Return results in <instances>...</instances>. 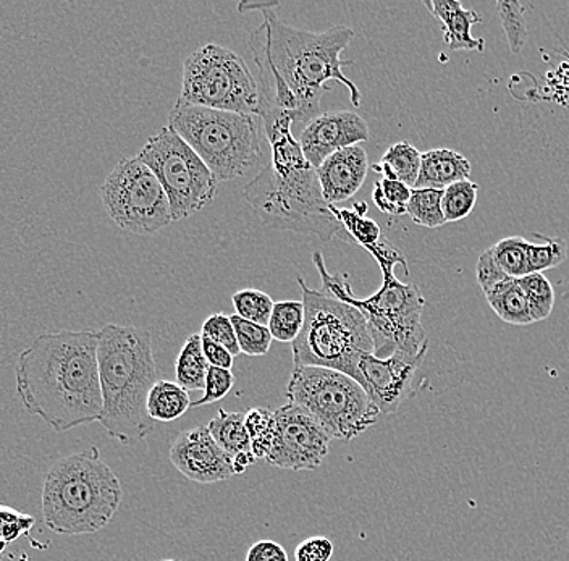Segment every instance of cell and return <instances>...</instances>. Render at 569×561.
I'll use <instances>...</instances> for the list:
<instances>
[{
    "instance_id": "6da1fadb",
    "label": "cell",
    "mask_w": 569,
    "mask_h": 561,
    "mask_svg": "<svg viewBox=\"0 0 569 561\" xmlns=\"http://www.w3.org/2000/svg\"><path fill=\"white\" fill-rule=\"evenodd\" d=\"M262 17L264 21L249 39L259 72V119L288 113L295 123L311 122L319 116L323 94L332 91L327 81L347 87L351 104L361 108V91L343 73V67L355 62L341 59L355 39L353 28L337 24L312 33L283 23L273 10H266Z\"/></svg>"
},
{
    "instance_id": "7a4b0ae2",
    "label": "cell",
    "mask_w": 569,
    "mask_h": 561,
    "mask_svg": "<svg viewBox=\"0 0 569 561\" xmlns=\"http://www.w3.org/2000/svg\"><path fill=\"white\" fill-rule=\"evenodd\" d=\"M17 397L56 432L99 422L102 414L98 332L42 333L20 354Z\"/></svg>"
},
{
    "instance_id": "3957f363",
    "label": "cell",
    "mask_w": 569,
    "mask_h": 561,
    "mask_svg": "<svg viewBox=\"0 0 569 561\" xmlns=\"http://www.w3.org/2000/svg\"><path fill=\"white\" fill-rule=\"evenodd\" d=\"M261 120L270 161L243 188V200L269 229L347 241L332 206L323 200L315 167L293 137L295 120L288 113H270Z\"/></svg>"
},
{
    "instance_id": "277c9868",
    "label": "cell",
    "mask_w": 569,
    "mask_h": 561,
    "mask_svg": "<svg viewBox=\"0 0 569 561\" xmlns=\"http://www.w3.org/2000/svg\"><path fill=\"white\" fill-rule=\"evenodd\" d=\"M366 251L373 256L382 271V285L376 293L368 298H356L347 273L329 272L323 254L315 251L312 262L322 279V291L361 311L368 322L377 358L383 360L393 353L409 357L426 354L429 348L422 327L426 298L415 283L400 282L395 276L397 266H403L409 276L407 259L383 237Z\"/></svg>"
},
{
    "instance_id": "5b68a950",
    "label": "cell",
    "mask_w": 569,
    "mask_h": 561,
    "mask_svg": "<svg viewBox=\"0 0 569 561\" xmlns=\"http://www.w3.org/2000/svg\"><path fill=\"white\" fill-rule=\"evenodd\" d=\"M99 381L107 434L133 445L152 431L148 395L158 382L151 333L138 327L107 324L98 332Z\"/></svg>"
},
{
    "instance_id": "8992f818",
    "label": "cell",
    "mask_w": 569,
    "mask_h": 561,
    "mask_svg": "<svg viewBox=\"0 0 569 561\" xmlns=\"http://www.w3.org/2000/svg\"><path fill=\"white\" fill-rule=\"evenodd\" d=\"M123 489L98 447L51 464L42 484V517L56 534H94L122 505Z\"/></svg>"
},
{
    "instance_id": "52a82bcc",
    "label": "cell",
    "mask_w": 569,
    "mask_h": 561,
    "mask_svg": "<svg viewBox=\"0 0 569 561\" xmlns=\"http://www.w3.org/2000/svg\"><path fill=\"white\" fill-rule=\"evenodd\" d=\"M297 280L306 315L300 337L291 343L295 368L333 369L362 387L359 361L365 354H373L365 315L327 291L309 289L301 277Z\"/></svg>"
},
{
    "instance_id": "ba28073f",
    "label": "cell",
    "mask_w": 569,
    "mask_h": 561,
    "mask_svg": "<svg viewBox=\"0 0 569 561\" xmlns=\"http://www.w3.org/2000/svg\"><path fill=\"white\" fill-rule=\"evenodd\" d=\"M176 130L217 181L243 179L266 166L259 117L187 104L178 99L169 112Z\"/></svg>"
},
{
    "instance_id": "9c48e42d",
    "label": "cell",
    "mask_w": 569,
    "mask_h": 561,
    "mask_svg": "<svg viewBox=\"0 0 569 561\" xmlns=\"http://www.w3.org/2000/svg\"><path fill=\"white\" fill-rule=\"evenodd\" d=\"M287 400L305 408L338 442H351L365 434L380 417L366 390L333 369L298 365L288 381Z\"/></svg>"
},
{
    "instance_id": "30bf717a",
    "label": "cell",
    "mask_w": 569,
    "mask_h": 561,
    "mask_svg": "<svg viewBox=\"0 0 569 561\" xmlns=\"http://www.w3.org/2000/svg\"><path fill=\"white\" fill-rule=\"evenodd\" d=\"M181 101L223 112L259 117L261 96L243 57L220 44L201 46L183 63Z\"/></svg>"
},
{
    "instance_id": "8fae6325",
    "label": "cell",
    "mask_w": 569,
    "mask_h": 561,
    "mask_svg": "<svg viewBox=\"0 0 569 561\" xmlns=\"http://www.w3.org/2000/svg\"><path fill=\"white\" fill-rule=\"evenodd\" d=\"M137 156L166 190L173 222L202 211L216 198L219 181L190 144L169 126L149 138Z\"/></svg>"
},
{
    "instance_id": "7c38bea8",
    "label": "cell",
    "mask_w": 569,
    "mask_h": 561,
    "mask_svg": "<svg viewBox=\"0 0 569 561\" xmlns=\"http://www.w3.org/2000/svg\"><path fill=\"white\" fill-rule=\"evenodd\" d=\"M101 198L123 232L152 236L173 222L166 190L138 156L120 159L101 187Z\"/></svg>"
},
{
    "instance_id": "4fadbf2b",
    "label": "cell",
    "mask_w": 569,
    "mask_h": 561,
    "mask_svg": "<svg viewBox=\"0 0 569 561\" xmlns=\"http://www.w3.org/2000/svg\"><path fill=\"white\" fill-rule=\"evenodd\" d=\"M276 414V439L266 461L270 467L295 472L316 471L326 460L330 437L318 421L295 403L284 404Z\"/></svg>"
},
{
    "instance_id": "5bb4252c",
    "label": "cell",
    "mask_w": 569,
    "mask_h": 561,
    "mask_svg": "<svg viewBox=\"0 0 569 561\" xmlns=\"http://www.w3.org/2000/svg\"><path fill=\"white\" fill-rule=\"evenodd\" d=\"M425 358L426 354L409 357L405 353H393L383 360L372 353L361 358L362 389L380 414L397 413L403 401L412 395L416 372Z\"/></svg>"
},
{
    "instance_id": "9a60e30c",
    "label": "cell",
    "mask_w": 569,
    "mask_h": 561,
    "mask_svg": "<svg viewBox=\"0 0 569 561\" xmlns=\"http://www.w3.org/2000/svg\"><path fill=\"white\" fill-rule=\"evenodd\" d=\"M170 463L184 478L198 484L229 481L233 478V461L213 440L208 425L188 429L173 440Z\"/></svg>"
},
{
    "instance_id": "2e32d148",
    "label": "cell",
    "mask_w": 569,
    "mask_h": 561,
    "mask_svg": "<svg viewBox=\"0 0 569 561\" xmlns=\"http://www.w3.org/2000/svg\"><path fill=\"white\" fill-rule=\"evenodd\" d=\"M371 137L368 122L351 110H330L320 113L306 123L300 134V144L306 161L318 169L330 156L359 143H366Z\"/></svg>"
},
{
    "instance_id": "e0dca14e",
    "label": "cell",
    "mask_w": 569,
    "mask_h": 561,
    "mask_svg": "<svg viewBox=\"0 0 569 561\" xmlns=\"http://www.w3.org/2000/svg\"><path fill=\"white\" fill-rule=\"evenodd\" d=\"M368 172V152L361 144L350 146L330 156L316 169L323 200L330 206L351 200L361 190Z\"/></svg>"
},
{
    "instance_id": "ac0fdd59",
    "label": "cell",
    "mask_w": 569,
    "mask_h": 561,
    "mask_svg": "<svg viewBox=\"0 0 569 561\" xmlns=\"http://www.w3.org/2000/svg\"><path fill=\"white\" fill-rule=\"evenodd\" d=\"M425 6L442 23L445 44L451 51H486V41L471 34V28L482 21L476 10L465 9L460 0H426Z\"/></svg>"
},
{
    "instance_id": "d6986e66",
    "label": "cell",
    "mask_w": 569,
    "mask_h": 561,
    "mask_svg": "<svg viewBox=\"0 0 569 561\" xmlns=\"http://www.w3.org/2000/svg\"><path fill=\"white\" fill-rule=\"evenodd\" d=\"M208 429L220 449L233 461L234 474H243L248 467L254 463L256 457L252 453L243 413H227L220 408L209 422Z\"/></svg>"
},
{
    "instance_id": "ffe728a7",
    "label": "cell",
    "mask_w": 569,
    "mask_h": 561,
    "mask_svg": "<svg viewBox=\"0 0 569 561\" xmlns=\"http://www.w3.org/2000/svg\"><path fill=\"white\" fill-rule=\"evenodd\" d=\"M471 162L451 149H430L422 154L421 172L415 188L445 190L457 181L469 180Z\"/></svg>"
},
{
    "instance_id": "44dd1931",
    "label": "cell",
    "mask_w": 569,
    "mask_h": 561,
    "mask_svg": "<svg viewBox=\"0 0 569 561\" xmlns=\"http://www.w3.org/2000/svg\"><path fill=\"white\" fill-rule=\"evenodd\" d=\"M421 162L422 152L408 141H400L387 149L380 162L373 163L372 170L382 173L383 179L401 181L409 188H415L421 172Z\"/></svg>"
},
{
    "instance_id": "7402d4cb",
    "label": "cell",
    "mask_w": 569,
    "mask_h": 561,
    "mask_svg": "<svg viewBox=\"0 0 569 561\" xmlns=\"http://www.w3.org/2000/svg\"><path fill=\"white\" fill-rule=\"evenodd\" d=\"M483 294L487 303L501 321L511 325L533 324L528 300L515 279L505 280Z\"/></svg>"
},
{
    "instance_id": "603a6c76",
    "label": "cell",
    "mask_w": 569,
    "mask_h": 561,
    "mask_svg": "<svg viewBox=\"0 0 569 561\" xmlns=\"http://www.w3.org/2000/svg\"><path fill=\"white\" fill-rule=\"evenodd\" d=\"M190 393L177 382L158 381L148 395L149 418L152 421L172 422L177 421L191 408Z\"/></svg>"
},
{
    "instance_id": "cb8c5ba5",
    "label": "cell",
    "mask_w": 569,
    "mask_h": 561,
    "mask_svg": "<svg viewBox=\"0 0 569 561\" xmlns=\"http://www.w3.org/2000/svg\"><path fill=\"white\" fill-rule=\"evenodd\" d=\"M211 365L206 361L202 353V339L199 333L188 337L187 342L181 347L180 354L176 361V378L178 385L184 390L204 389L206 375Z\"/></svg>"
},
{
    "instance_id": "d4e9b609",
    "label": "cell",
    "mask_w": 569,
    "mask_h": 561,
    "mask_svg": "<svg viewBox=\"0 0 569 561\" xmlns=\"http://www.w3.org/2000/svg\"><path fill=\"white\" fill-rule=\"evenodd\" d=\"M355 209H338L332 206V214L336 216L340 226L343 227L347 243L358 244V247L368 248L379 243L382 240V230L376 220L366 218L368 214V204L366 202H356Z\"/></svg>"
},
{
    "instance_id": "484cf974",
    "label": "cell",
    "mask_w": 569,
    "mask_h": 561,
    "mask_svg": "<svg viewBox=\"0 0 569 561\" xmlns=\"http://www.w3.org/2000/svg\"><path fill=\"white\" fill-rule=\"evenodd\" d=\"M442 198L443 190L412 188L407 214L416 226L427 227V229H439L443 223H447L442 211Z\"/></svg>"
},
{
    "instance_id": "4316f807",
    "label": "cell",
    "mask_w": 569,
    "mask_h": 561,
    "mask_svg": "<svg viewBox=\"0 0 569 561\" xmlns=\"http://www.w3.org/2000/svg\"><path fill=\"white\" fill-rule=\"evenodd\" d=\"M305 304L302 301H280L273 304L269 327L277 342L293 343L300 337L305 325Z\"/></svg>"
},
{
    "instance_id": "83f0119b",
    "label": "cell",
    "mask_w": 569,
    "mask_h": 561,
    "mask_svg": "<svg viewBox=\"0 0 569 561\" xmlns=\"http://www.w3.org/2000/svg\"><path fill=\"white\" fill-rule=\"evenodd\" d=\"M516 282L528 300L533 322L546 321L555 307V290L550 280L542 272H533L521 277Z\"/></svg>"
},
{
    "instance_id": "f1b7e54d",
    "label": "cell",
    "mask_w": 569,
    "mask_h": 561,
    "mask_svg": "<svg viewBox=\"0 0 569 561\" xmlns=\"http://www.w3.org/2000/svg\"><path fill=\"white\" fill-rule=\"evenodd\" d=\"M244 424L256 460H266L276 439V414L267 408H251L244 413Z\"/></svg>"
},
{
    "instance_id": "f546056e",
    "label": "cell",
    "mask_w": 569,
    "mask_h": 561,
    "mask_svg": "<svg viewBox=\"0 0 569 561\" xmlns=\"http://www.w3.org/2000/svg\"><path fill=\"white\" fill-rule=\"evenodd\" d=\"M479 184L471 180L457 181L445 188L442 211L447 222H460L468 218L478 202Z\"/></svg>"
},
{
    "instance_id": "4dcf8cb0",
    "label": "cell",
    "mask_w": 569,
    "mask_h": 561,
    "mask_svg": "<svg viewBox=\"0 0 569 561\" xmlns=\"http://www.w3.org/2000/svg\"><path fill=\"white\" fill-rule=\"evenodd\" d=\"M528 243L529 241L522 237H510L493 244L492 253L496 256L498 266L510 279L518 280L531 273L528 262Z\"/></svg>"
},
{
    "instance_id": "1f68e13d",
    "label": "cell",
    "mask_w": 569,
    "mask_h": 561,
    "mask_svg": "<svg viewBox=\"0 0 569 561\" xmlns=\"http://www.w3.org/2000/svg\"><path fill=\"white\" fill-rule=\"evenodd\" d=\"M230 318L241 353L248 354V357H266L273 342L269 327L247 321L237 314L230 315Z\"/></svg>"
},
{
    "instance_id": "d6a6232c",
    "label": "cell",
    "mask_w": 569,
    "mask_h": 561,
    "mask_svg": "<svg viewBox=\"0 0 569 561\" xmlns=\"http://www.w3.org/2000/svg\"><path fill=\"white\" fill-rule=\"evenodd\" d=\"M542 240L540 244L528 243L529 271L546 272L558 268L568 258V244L563 238H547L540 233H533Z\"/></svg>"
},
{
    "instance_id": "836d02e7",
    "label": "cell",
    "mask_w": 569,
    "mask_h": 561,
    "mask_svg": "<svg viewBox=\"0 0 569 561\" xmlns=\"http://www.w3.org/2000/svg\"><path fill=\"white\" fill-rule=\"evenodd\" d=\"M412 188L401 181L382 179L373 184L372 200L380 212L383 214L400 216L407 214L409 198H411Z\"/></svg>"
},
{
    "instance_id": "e575fe53",
    "label": "cell",
    "mask_w": 569,
    "mask_h": 561,
    "mask_svg": "<svg viewBox=\"0 0 569 561\" xmlns=\"http://www.w3.org/2000/svg\"><path fill=\"white\" fill-rule=\"evenodd\" d=\"M237 315L256 324H269L270 314H272L273 301L269 294L261 290L247 289L237 291L231 297Z\"/></svg>"
},
{
    "instance_id": "d590c367",
    "label": "cell",
    "mask_w": 569,
    "mask_h": 561,
    "mask_svg": "<svg viewBox=\"0 0 569 561\" xmlns=\"http://www.w3.org/2000/svg\"><path fill=\"white\" fill-rule=\"evenodd\" d=\"M498 17L501 27L507 34L508 46L513 54H519L525 48L528 39V27H526L525 7L519 2H497Z\"/></svg>"
},
{
    "instance_id": "8d00e7d4",
    "label": "cell",
    "mask_w": 569,
    "mask_h": 561,
    "mask_svg": "<svg viewBox=\"0 0 569 561\" xmlns=\"http://www.w3.org/2000/svg\"><path fill=\"white\" fill-rule=\"evenodd\" d=\"M199 335H201L202 339L211 340V342L227 348L233 357H238V354L241 353L240 347H238L234 327L231 324V318L230 315L222 314V312H216V314L209 315L204 324H202Z\"/></svg>"
},
{
    "instance_id": "74e56055",
    "label": "cell",
    "mask_w": 569,
    "mask_h": 561,
    "mask_svg": "<svg viewBox=\"0 0 569 561\" xmlns=\"http://www.w3.org/2000/svg\"><path fill=\"white\" fill-rule=\"evenodd\" d=\"M234 385L233 372L229 369L209 368L208 375H206L204 395L198 401L191 403V408L206 407V404L216 403L226 399Z\"/></svg>"
},
{
    "instance_id": "f35d334b",
    "label": "cell",
    "mask_w": 569,
    "mask_h": 561,
    "mask_svg": "<svg viewBox=\"0 0 569 561\" xmlns=\"http://www.w3.org/2000/svg\"><path fill=\"white\" fill-rule=\"evenodd\" d=\"M36 520L10 507H0V538L7 543L16 542L33 529Z\"/></svg>"
},
{
    "instance_id": "ab89813d",
    "label": "cell",
    "mask_w": 569,
    "mask_h": 561,
    "mask_svg": "<svg viewBox=\"0 0 569 561\" xmlns=\"http://www.w3.org/2000/svg\"><path fill=\"white\" fill-rule=\"evenodd\" d=\"M476 276H478V283L483 293H487L490 289L498 285L500 282L510 279L500 266H498L496 256L492 253V248L483 251L480 254L478 266H476Z\"/></svg>"
},
{
    "instance_id": "60d3db41",
    "label": "cell",
    "mask_w": 569,
    "mask_h": 561,
    "mask_svg": "<svg viewBox=\"0 0 569 561\" xmlns=\"http://www.w3.org/2000/svg\"><path fill=\"white\" fill-rule=\"evenodd\" d=\"M336 547L332 541L322 535L306 539L297 547L295 559L297 561H330L332 560Z\"/></svg>"
},
{
    "instance_id": "b9f144b4",
    "label": "cell",
    "mask_w": 569,
    "mask_h": 561,
    "mask_svg": "<svg viewBox=\"0 0 569 561\" xmlns=\"http://www.w3.org/2000/svg\"><path fill=\"white\" fill-rule=\"evenodd\" d=\"M247 561H290L279 542L259 541L249 547Z\"/></svg>"
},
{
    "instance_id": "7bdbcfd3",
    "label": "cell",
    "mask_w": 569,
    "mask_h": 561,
    "mask_svg": "<svg viewBox=\"0 0 569 561\" xmlns=\"http://www.w3.org/2000/svg\"><path fill=\"white\" fill-rule=\"evenodd\" d=\"M202 353L212 368L229 369V371L233 368V354L227 348L220 347L211 340L202 339Z\"/></svg>"
},
{
    "instance_id": "ee69618b",
    "label": "cell",
    "mask_w": 569,
    "mask_h": 561,
    "mask_svg": "<svg viewBox=\"0 0 569 561\" xmlns=\"http://www.w3.org/2000/svg\"><path fill=\"white\" fill-rule=\"evenodd\" d=\"M276 7H279V2H243L238 6V12L248 13L251 10H261L266 12V10H273Z\"/></svg>"
},
{
    "instance_id": "f6af8a7d",
    "label": "cell",
    "mask_w": 569,
    "mask_h": 561,
    "mask_svg": "<svg viewBox=\"0 0 569 561\" xmlns=\"http://www.w3.org/2000/svg\"><path fill=\"white\" fill-rule=\"evenodd\" d=\"M6 547H7V542L3 541L2 538H0V555H2L3 550H6Z\"/></svg>"
},
{
    "instance_id": "bcb514c9",
    "label": "cell",
    "mask_w": 569,
    "mask_h": 561,
    "mask_svg": "<svg viewBox=\"0 0 569 561\" xmlns=\"http://www.w3.org/2000/svg\"><path fill=\"white\" fill-rule=\"evenodd\" d=\"M162 561H177V560H162Z\"/></svg>"
}]
</instances>
